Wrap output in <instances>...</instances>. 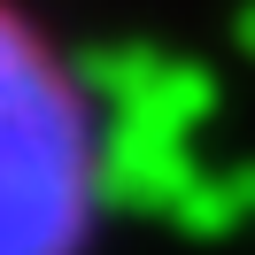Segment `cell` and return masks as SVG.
<instances>
[{"label":"cell","mask_w":255,"mask_h":255,"mask_svg":"<svg viewBox=\"0 0 255 255\" xmlns=\"http://www.w3.org/2000/svg\"><path fill=\"white\" fill-rule=\"evenodd\" d=\"M101 116L47 23L0 0V255H85L101 224Z\"/></svg>","instance_id":"6da1fadb"}]
</instances>
